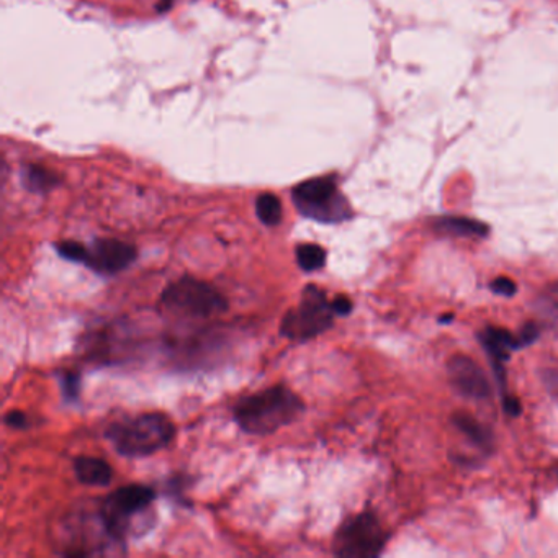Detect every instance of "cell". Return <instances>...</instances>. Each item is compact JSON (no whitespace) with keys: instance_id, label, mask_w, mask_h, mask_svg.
<instances>
[{"instance_id":"1","label":"cell","mask_w":558,"mask_h":558,"mask_svg":"<svg viewBox=\"0 0 558 558\" xmlns=\"http://www.w3.org/2000/svg\"><path fill=\"white\" fill-rule=\"evenodd\" d=\"M305 411V403L287 386L276 385L244 396L233 409L241 431L251 435H267L292 424Z\"/></svg>"},{"instance_id":"2","label":"cell","mask_w":558,"mask_h":558,"mask_svg":"<svg viewBox=\"0 0 558 558\" xmlns=\"http://www.w3.org/2000/svg\"><path fill=\"white\" fill-rule=\"evenodd\" d=\"M176 435L173 421L163 413H148L110 424L105 437L125 457H147L166 449Z\"/></svg>"},{"instance_id":"3","label":"cell","mask_w":558,"mask_h":558,"mask_svg":"<svg viewBox=\"0 0 558 558\" xmlns=\"http://www.w3.org/2000/svg\"><path fill=\"white\" fill-rule=\"evenodd\" d=\"M157 306L163 315L170 318L200 321L227 312L228 300L212 283L183 276L163 290Z\"/></svg>"},{"instance_id":"4","label":"cell","mask_w":558,"mask_h":558,"mask_svg":"<svg viewBox=\"0 0 558 558\" xmlns=\"http://www.w3.org/2000/svg\"><path fill=\"white\" fill-rule=\"evenodd\" d=\"M154 499L156 492L150 486H122L106 496L99 515L109 534L124 544L125 537L135 531H147V522L153 524V515L150 511Z\"/></svg>"},{"instance_id":"5","label":"cell","mask_w":558,"mask_h":558,"mask_svg":"<svg viewBox=\"0 0 558 558\" xmlns=\"http://www.w3.org/2000/svg\"><path fill=\"white\" fill-rule=\"evenodd\" d=\"M300 215L322 225H338L353 218L350 200L341 192L337 176L313 177L292 189Z\"/></svg>"},{"instance_id":"6","label":"cell","mask_w":558,"mask_h":558,"mask_svg":"<svg viewBox=\"0 0 558 558\" xmlns=\"http://www.w3.org/2000/svg\"><path fill=\"white\" fill-rule=\"evenodd\" d=\"M54 250L63 259L83 264L100 276H115L130 267L138 257L134 244L115 238H97L92 246H86L77 241H63L54 244Z\"/></svg>"},{"instance_id":"7","label":"cell","mask_w":558,"mask_h":558,"mask_svg":"<svg viewBox=\"0 0 558 558\" xmlns=\"http://www.w3.org/2000/svg\"><path fill=\"white\" fill-rule=\"evenodd\" d=\"M334 316L337 313L325 290L312 283L303 289L299 305L283 315L279 331L287 340L305 343L328 331L334 322Z\"/></svg>"},{"instance_id":"8","label":"cell","mask_w":558,"mask_h":558,"mask_svg":"<svg viewBox=\"0 0 558 558\" xmlns=\"http://www.w3.org/2000/svg\"><path fill=\"white\" fill-rule=\"evenodd\" d=\"M389 542V532L373 512H360L338 529L332 551L344 558L379 557Z\"/></svg>"},{"instance_id":"9","label":"cell","mask_w":558,"mask_h":558,"mask_svg":"<svg viewBox=\"0 0 558 558\" xmlns=\"http://www.w3.org/2000/svg\"><path fill=\"white\" fill-rule=\"evenodd\" d=\"M451 385L464 398L482 402L492 396V383L482 367L469 356L457 354L447 363Z\"/></svg>"},{"instance_id":"10","label":"cell","mask_w":558,"mask_h":558,"mask_svg":"<svg viewBox=\"0 0 558 558\" xmlns=\"http://www.w3.org/2000/svg\"><path fill=\"white\" fill-rule=\"evenodd\" d=\"M480 343L485 347L486 354L493 363L496 380H498L502 390L506 389V370L505 364L511 357L512 351L524 347L521 337H516L511 331L498 326H486L479 334Z\"/></svg>"},{"instance_id":"11","label":"cell","mask_w":558,"mask_h":558,"mask_svg":"<svg viewBox=\"0 0 558 558\" xmlns=\"http://www.w3.org/2000/svg\"><path fill=\"white\" fill-rule=\"evenodd\" d=\"M435 233L453 238H486L490 228L485 223L464 216H442L432 223Z\"/></svg>"},{"instance_id":"12","label":"cell","mask_w":558,"mask_h":558,"mask_svg":"<svg viewBox=\"0 0 558 558\" xmlns=\"http://www.w3.org/2000/svg\"><path fill=\"white\" fill-rule=\"evenodd\" d=\"M74 473L80 483L89 486H106L114 477L112 467L105 460L87 456L77 457L74 460Z\"/></svg>"},{"instance_id":"13","label":"cell","mask_w":558,"mask_h":558,"mask_svg":"<svg viewBox=\"0 0 558 558\" xmlns=\"http://www.w3.org/2000/svg\"><path fill=\"white\" fill-rule=\"evenodd\" d=\"M454 426L475 445L477 449L483 453H492L493 449V432L489 426L482 424L479 419L473 418L469 413H457L453 416Z\"/></svg>"},{"instance_id":"14","label":"cell","mask_w":558,"mask_h":558,"mask_svg":"<svg viewBox=\"0 0 558 558\" xmlns=\"http://www.w3.org/2000/svg\"><path fill=\"white\" fill-rule=\"evenodd\" d=\"M22 186L31 193L45 195L61 186V177L47 167L38 166V164H27L22 167L21 173Z\"/></svg>"},{"instance_id":"15","label":"cell","mask_w":558,"mask_h":558,"mask_svg":"<svg viewBox=\"0 0 558 558\" xmlns=\"http://www.w3.org/2000/svg\"><path fill=\"white\" fill-rule=\"evenodd\" d=\"M256 215L266 227H277L282 221L283 206L274 193H261L256 199Z\"/></svg>"},{"instance_id":"16","label":"cell","mask_w":558,"mask_h":558,"mask_svg":"<svg viewBox=\"0 0 558 558\" xmlns=\"http://www.w3.org/2000/svg\"><path fill=\"white\" fill-rule=\"evenodd\" d=\"M295 256L296 264L305 272H315L326 266V250L318 244H299Z\"/></svg>"},{"instance_id":"17","label":"cell","mask_w":558,"mask_h":558,"mask_svg":"<svg viewBox=\"0 0 558 558\" xmlns=\"http://www.w3.org/2000/svg\"><path fill=\"white\" fill-rule=\"evenodd\" d=\"M61 392L64 400L69 403L77 402L80 396V376L79 373L66 372L60 376Z\"/></svg>"},{"instance_id":"18","label":"cell","mask_w":558,"mask_h":558,"mask_svg":"<svg viewBox=\"0 0 558 558\" xmlns=\"http://www.w3.org/2000/svg\"><path fill=\"white\" fill-rule=\"evenodd\" d=\"M541 303L542 313L558 321V283L551 286L550 289L542 295Z\"/></svg>"},{"instance_id":"19","label":"cell","mask_w":558,"mask_h":558,"mask_svg":"<svg viewBox=\"0 0 558 558\" xmlns=\"http://www.w3.org/2000/svg\"><path fill=\"white\" fill-rule=\"evenodd\" d=\"M490 289H492L493 292L498 293V295L512 296L515 295L516 290H518V287H516V283L512 282L511 279H508V277H498V279H495L490 283Z\"/></svg>"},{"instance_id":"20","label":"cell","mask_w":558,"mask_h":558,"mask_svg":"<svg viewBox=\"0 0 558 558\" xmlns=\"http://www.w3.org/2000/svg\"><path fill=\"white\" fill-rule=\"evenodd\" d=\"M542 382L547 386L548 392L558 400V367H548L542 372Z\"/></svg>"},{"instance_id":"21","label":"cell","mask_w":558,"mask_h":558,"mask_svg":"<svg viewBox=\"0 0 558 558\" xmlns=\"http://www.w3.org/2000/svg\"><path fill=\"white\" fill-rule=\"evenodd\" d=\"M5 424L9 426V428L14 429H27L28 426H30V422H28V416L25 415L24 411H11L8 413V416H5Z\"/></svg>"},{"instance_id":"22","label":"cell","mask_w":558,"mask_h":558,"mask_svg":"<svg viewBox=\"0 0 558 558\" xmlns=\"http://www.w3.org/2000/svg\"><path fill=\"white\" fill-rule=\"evenodd\" d=\"M332 309L337 313L338 316H347L353 313V302H351L347 296H338V299L332 300Z\"/></svg>"},{"instance_id":"23","label":"cell","mask_w":558,"mask_h":558,"mask_svg":"<svg viewBox=\"0 0 558 558\" xmlns=\"http://www.w3.org/2000/svg\"><path fill=\"white\" fill-rule=\"evenodd\" d=\"M503 408H505L509 416H519L522 411L521 402L515 398V396L509 395L503 396Z\"/></svg>"},{"instance_id":"24","label":"cell","mask_w":558,"mask_h":558,"mask_svg":"<svg viewBox=\"0 0 558 558\" xmlns=\"http://www.w3.org/2000/svg\"><path fill=\"white\" fill-rule=\"evenodd\" d=\"M451 319H454V315L442 316V318L439 319V321L444 322L445 325V321H451Z\"/></svg>"}]
</instances>
